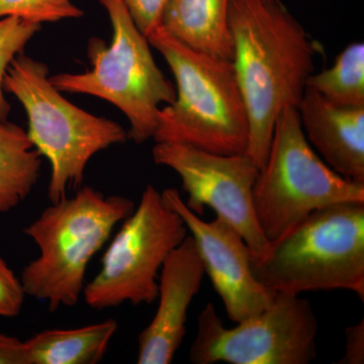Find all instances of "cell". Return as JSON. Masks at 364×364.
Returning <instances> with one entry per match:
<instances>
[{
  "label": "cell",
  "instance_id": "6da1fadb",
  "mask_svg": "<svg viewBox=\"0 0 364 364\" xmlns=\"http://www.w3.org/2000/svg\"><path fill=\"white\" fill-rule=\"evenodd\" d=\"M229 25L249 119L245 154L260 169L280 112L301 104L318 48L280 0H231Z\"/></svg>",
  "mask_w": 364,
  "mask_h": 364
},
{
  "label": "cell",
  "instance_id": "7a4b0ae2",
  "mask_svg": "<svg viewBox=\"0 0 364 364\" xmlns=\"http://www.w3.org/2000/svg\"><path fill=\"white\" fill-rule=\"evenodd\" d=\"M147 39L176 81V100L158 112L155 143L186 144L222 155L246 153L249 119L233 62L191 49L161 26Z\"/></svg>",
  "mask_w": 364,
  "mask_h": 364
},
{
  "label": "cell",
  "instance_id": "3957f363",
  "mask_svg": "<svg viewBox=\"0 0 364 364\" xmlns=\"http://www.w3.org/2000/svg\"><path fill=\"white\" fill-rule=\"evenodd\" d=\"M135 208L126 196H105L88 186L46 208L23 229L40 251L21 272L26 296L46 301L52 313L77 305L91 259Z\"/></svg>",
  "mask_w": 364,
  "mask_h": 364
},
{
  "label": "cell",
  "instance_id": "277c9868",
  "mask_svg": "<svg viewBox=\"0 0 364 364\" xmlns=\"http://www.w3.org/2000/svg\"><path fill=\"white\" fill-rule=\"evenodd\" d=\"M255 279L272 293L352 291L364 301V203L314 210L251 258Z\"/></svg>",
  "mask_w": 364,
  "mask_h": 364
},
{
  "label": "cell",
  "instance_id": "5b68a950",
  "mask_svg": "<svg viewBox=\"0 0 364 364\" xmlns=\"http://www.w3.org/2000/svg\"><path fill=\"white\" fill-rule=\"evenodd\" d=\"M2 88L23 105L28 136L51 165L48 186L51 203L80 188L86 166L95 154L128 140V132L117 122L68 102L50 81L48 66L25 53L7 67Z\"/></svg>",
  "mask_w": 364,
  "mask_h": 364
},
{
  "label": "cell",
  "instance_id": "8992f818",
  "mask_svg": "<svg viewBox=\"0 0 364 364\" xmlns=\"http://www.w3.org/2000/svg\"><path fill=\"white\" fill-rule=\"evenodd\" d=\"M112 23V39L92 38L85 73L50 75L61 92L102 98L116 105L130 123L128 140L143 144L153 139L158 112L172 104L176 90L155 63L147 37L140 32L122 0H98Z\"/></svg>",
  "mask_w": 364,
  "mask_h": 364
},
{
  "label": "cell",
  "instance_id": "52a82bcc",
  "mask_svg": "<svg viewBox=\"0 0 364 364\" xmlns=\"http://www.w3.org/2000/svg\"><path fill=\"white\" fill-rule=\"evenodd\" d=\"M349 202L364 203V183L330 168L306 141L298 109H284L253 188L254 210L265 238L270 243L314 210Z\"/></svg>",
  "mask_w": 364,
  "mask_h": 364
},
{
  "label": "cell",
  "instance_id": "ba28073f",
  "mask_svg": "<svg viewBox=\"0 0 364 364\" xmlns=\"http://www.w3.org/2000/svg\"><path fill=\"white\" fill-rule=\"evenodd\" d=\"M122 223L102 256L100 272L83 291L86 305L93 310L154 303L163 263L188 235L181 218L151 184Z\"/></svg>",
  "mask_w": 364,
  "mask_h": 364
},
{
  "label": "cell",
  "instance_id": "9c48e42d",
  "mask_svg": "<svg viewBox=\"0 0 364 364\" xmlns=\"http://www.w3.org/2000/svg\"><path fill=\"white\" fill-rule=\"evenodd\" d=\"M318 318L299 294H275L262 312L227 328L213 304L198 315L193 364H309L317 358Z\"/></svg>",
  "mask_w": 364,
  "mask_h": 364
},
{
  "label": "cell",
  "instance_id": "30bf717a",
  "mask_svg": "<svg viewBox=\"0 0 364 364\" xmlns=\"http://www.w3.org/2000/svg\"><path fill=\"white\" fill-rule=\"evenodd\" d=\"M154 162L181 177L186 207L198 215L215 210L241 235L252 259L262 257L269 241L261 231L253 207V188L259 167L247 154L222 155L181 143L160 142Z\"/></svg>",
  "mask_w": 364,
  "mask_h": 364
},
{
  "label": "cell",
  "instance_id": "8fae6325",
  "mask_svg": "<svg viewBox=\"0 0 364 364\" xmlns=\"http://www.w3.org/2000/svg\"><path fill=\"white\" fill-rule=\"evenodd\" d=\"M161 195L188 228L205 272L221 298L230 320L241 322L268 308L275 294L254 277L252 256L241 235L222 218L203 221L200 215L186 207L177 189H165Z\"/></svg>",
  "mask_w": 364,
  "mask_h": 364
},
{
  "label": "cell",
  "instance_id": "7c38bea8",
  "mask_svg": "<svg viewBox=\"0 0 364 364\" xmlns=\"http://www.w3.org/2000/svg\"><path fill=\"white\" fill-rule=\"evenodd\" d=\"M205 267L191 235L169 253L158 279V306L138 337L139 364H169L186 334L189 306L200 291Z\"/></svg>",
  "mask_w": 364,
  "mask_h": 364
},
{
  "label": "cell",
  "instance_id": "4fadbf2b",
  "mask_svg": "<svg viewBox=\"0 0 364 364\" xmlns=\"http://www.w3.org/2000/svg\"><path fill=\"white\" fill-rule=\"evenodd\" d=\"M298 111L318 157L339 176L364 183V107H338L306 88Z\"/></svg>",
  "mask_w": 364,
  "mask_h": 364
},
{
  "label": "cell",
  "instance_id": "5bb4252c",
  "mask_svg": "<svg viewBox=\"0 0 364 364\" xmlns=\"http://www.w3.org/2000/svg\"><path fill=\"white\" fill-rule=\"evenodd\" d=\"M231 0H168L161 26L169 35L196 51L215 58L233 60L229 25Z\"/></svg>",
  "mask_w": 364,
  "mask_h": 364
},
{
  "label": "cell",
  "instance_id": "9a60e30c",
  "mask_svg": "<svg viewBox=\"0 0 364 364\" xmlns=\"http://www.w3.org/2000/svg\"><path fill=\"white\" fill-rule=\"evenodd\" d=\"M107 318L74 329H48L26 340L30 364H97L104 359L117 331Z\"/></svg>",
  "mask_w": 364,
  "mask_h": 364
},
{
  "label": "cell",
  "instance_id": "2e32d148",
  "mask_svg": "<svg viewBox=\"0 0 364 364\" xmlns=\"http://www.w3.org/2000/svg\"><path fill=\"white\" fill-rule=\"evenodd\" d=\"M42 155L28 132L0 121V214L18 208L39 179Z\"/></svg>",
  "mask_w": 364,
  "mask_h": 364
},
{
  "label": "cell",
  "instance_id": "e0dca14e",
  "mask_svg": "<svg viewBox=\"0 0 364 364\" xmlns=\"http://www.w3.org/2000/svg\"><path fill=\"white\" fill-rule=\"evenodd\" d=\"M306 88L316 91L330 104L364 107L363 43L347 46L329 69L309 77Z\"/></svg>",
  "mask_w": 364,
  "mask_h": 364
},
{
  "label": "cell",
  "instance_id": "ac0fdd59",
  "mask_svg": "<svg viewBox=\"0 0 364 364\" xmlns=\"http://www.w3.org/2000/svg\"><path fill=\"white\" fill-rule=\"evenodd\" d=\"M41 30V25L28 23L16 16L0 18V121L6 122L11 114L2 82L7 67L14 57L23 53L26 46Z\"/></svg>",
  "mask_w": 364,
  "mask_h": 364
},
{
  "label": "cell",
  "instance_id": "d6986e66",
  "mask_svg": "<svg viewBox=\"0 0 364 364\" xmlns=\"http://www.w3.org/2000/svg\"><path fill=\"white\" fill-rule=\"evenodd\" d=\"M85 16L73 0H0V18L16 16L28 23H55Z\"/></svg>",
  "mask_w": 364,
  "mask_h": 364
},
{
  "label": "cell",
  "instance_id": "ffe728a7",
  "mask_svg": "<svg viewBox=\"0 0 364 364\" xmlns=\"http://www.w3.org/2000/svg\"><path fill=\"white\" fill-rule=\"evenodd\" d=\"M26 294L21 277H16L0 256V317L20 315Z\"/></svg>",
  "mask_w": 364,
  "mask_h": 364
},
{
  "label": "cell",
  "instance_id": "44dd1931",
  "mask_svg": "<svg viewBox=\"0 0 364 364\" xmlns=\"http://www.w3.org/2000/svg\"><path fill=\"white\" fill-rule=\"evenodd\" d=\"M140 32L147 37L161 26L163 11L168 0H122Z\"/></svg>",
  "mask_w": 364,
  "mask_h": 364
},
{
  "label": "cell",
  "instance_id": "7402d4cb",
  "mask_svg": "<svg viewBox=\"0 0 364 364\" xmlns=\"http://www.w3.org/2000/svg\"><path fill=\"white\" fill-rule=\"evenodd\" d=\"M338 364L364 363V320L345 330L344 355Z\"/></svg>",
  "mask_w": 364,
  "mask_h": 364
},
{
  "label": "cell",
  "instance_id": "603a6c76",
  "mask_svg": "<svg viewBox=\"0 0 364 364\" xmlns=\"http://www.w3.org/2000/svg\"><path fill=\"white\" fill-rule=\"evenodd\" d=\"M0 364H30L26 341L0 334Z\"/></svg>",
  "mask_w": 364,
  "mask_h": 364
},
{
  "label": "cell",
  "instance_id": "cb8c5ba5",
  "mask_svg": "<svg viewBox=\"0 0 364 364\" xmlns=\"http://www.w3.org/2000/svg\"><path fill=\"white\" fill-rule=\"evenodd\" d=\"M263 1L270 2V1H275V0H263Z\"/></svg>",
  "mask_w": 364,
  "mask_h": 364
}]
</instances>
